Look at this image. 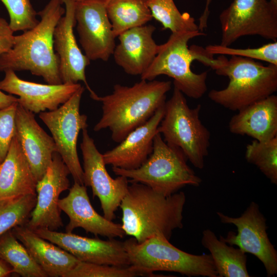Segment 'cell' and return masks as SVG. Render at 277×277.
Returning <instances> with one entry per match:
<instances>
[{"label": "cell", "mask_w": 277, "mask_h": 277, "mask_svg": "<svg viewBox=\"0 0 277 277\" xmlns=\"http://www.w3.org/2000/svg\"><path fill=\"white\" fill-rule=\"evenodd\" d=\"M130 183L120 205L125 235L137 243L154 235L170 240L173 231L183 227L185 193L166 196L143 184Z\"/></svg>", "instance_id": "6da1fadb"}, {"label": "cell", "mask_w": 277, "mask_h": 277, "mask_svg": "<svg viewBox=\"0 0 277 277\" xmlns=\"http://www.w3.org/2000/svg\"><path fill=\"white\" fill-rule=\"evenodd\" d=\"M171 82L141 80L131 86L115 84L112 93L91 98L102 104V115L95 131L109 129L120 143L132 131L146 123L166 102Z\"/></svg>", "instance_id": "7a4b0ae2"}, {"label": "cell", "mask_w": 277, "mask_h": 277, "mask_svg": "<svg viewBox=\"0 0 277 277\" xmlns=\"http://www.w3.org/2000/svg\"><path fill=\"white\" fill-rule=\"evenodd\" d=\"M62 4V0H50L37 13L41 20L34 27L14 35L12 47L0 55L1 71L28 70L48 84H63L53 47L54 29L65 13Z\"/></svg>", "instance_id": "3957f363"}, {"label": "cell", "mask_w": 277, "mask_h": 277, "mask_svg": "<svg viewBox=\"0 0 277 277\" xmlns=\"http://www.w3.org/2000/svg\"><path fill=\"white\" fill-rule=\"evenodd\" d=\"M219 75L228 77L227 86L211 90L208 97L215 103L233 111L268 96L277 90V66H267L246 57L225 55L212 58L209 65Z\"/></svg>", "instance_id": "277c9868"}, {"label": "cell", "mask_w": 277, "mask_h": 277, "mask_svg": "<svg viewBox=\"0 0 277 277\" xmlns=\"http://www.w3.org/2000/svg\"><path fill=\"white\" fill-rule=\"evenodd\" d=\"M205 34L199 30L172 33L167 41L160 45L152 63L141 75V80L150 81L165 75L173 79L174 86L184 94L194 99L202 97L207 90V72L195 73L191 64L197 60L206 65L212 55L201 47L193 45L189 48L188 43Z\"/></svg>", "instance_id": "5b68a950"}, {"label": "cell", "mask_w": 277, "mask_h": 277, "mask_svg": "<svg viewBox=\"0 0 277 277\" xmlns=\"http://www.w3.org/2000/svg\"><path fill=\"white\" fill-rule=\"evenodd\" d=\"M130 265L148 276L155 271H168L187 276L218 277L210 254H193L185 252L160 235L142 243L133 238L124 242Z\"/></svg>", "instance_id": "8992f818"}, {"label": "cell", "mask_w": 277, "mask_h": 277, "mask_svg": "<svg viewBox=\"0 0 277 277\" xmlns=\"http://www.w3.org/2000/svg\"><path fill=\"white\" fill-rule=\"evenodd\" d=\"M187 161L180 149L167 144L157 132L152 152L142 166L132 170L112 167V171L117 176L130 179L129 182L143 184L167 196L186 185H201L202 179L189 166Z\"/></svg>", "instance_id": "52a82bcc"}, {"label": "cell", "mask_w": 277, "mask_h": 277, "mask_svg": "<svg viewBox=\"0 0 277 277\" xmlns=\"http://www.w3.org/2000/svg\"><path fill=\"white\" fill-rule=\"evenodd\" d=\"M184 95L174 86L157 131L167 144L180 149L195 168L202 169L208 154L210 133L200 118L201 105L190 108Z\"/></svg>", "instance_id": "ba28073f"}, {"label": "cell", "mask_w": 277, "mask_h": 277, "mask_svg": "<svg viewBox=\"0 0 277 277\" xmlns=\"http://www.w3.org/2000/svg\"><path fill=\"white\" fill-rule=\"evenodd\" d=\"M220 45L228 47L240 37L258 35L276 41L277 6L268 0H233L219 16Z\"/></svg>", "instance_id": "9c48e42d"}, {"label": "cell", "mask_w": 277, "mask_h": 277, "mask_svg": "<svg viewBox=\"0 0 277 277\" xmlns=\"http://www.w3.org/2000/svg\"><path fill=\"white\" fill-rule=\"evenodd\" d=\"M84 90L82 86L56 109L39 113V118L50 130L57 152L69 169L74 182L81 185H84V173L78 156L77 143L80 131L88 127L87 116L80 112Z\"/></svg>", "instance_id": "30bf717a"}, {"label": "cell", "mask_w": 277, "mask_h": 277, "mask_svg": "<svg viewBox=\"0 0 277 277\" xmlns=\"http://www.w3.org/2000/svg\"><path fill=\"white\" fill-rule=\"evenodd\" d=\"M216 214L222 223L236 226L237 233L229 231L221 240L231 246H237L245 253L256 256L263 264L268 277L277 274V251L267 232L266 219L259 205L252 201L239 217H231L221 212Z\"/></svg>", "instance_id": "8fae6325"}, {"label": "cell", "mask_w": 277, "mask_h": 277, "mask_svg": "<svg viewBox=\"0 0 277 277\" xmlns=\"http://www.w3.org/2000/svg\"><path fill=\"white\" fill-rule=\"evenodd\" d=\"M81 149L83 160L84 185L90 187L93 196L98 198L103 216L112 221L115 218V211L127 192L129 180L123 176L113 179L109 175L103 154L97 149L87 128L82 130Z\"/></svg>", "instance_id": "7c38bea8"}, {"label": "cell", "mask_w": 277, "mask_h": 277, "mask_svg": "<svg viewBox=\"0 0 277 277\" xmlns=\"http://www.w3.org/2000/svg\"><path fill=\"white\" fill-rule=\"evenodd\" d=\"M104 0L75 2L74 17L79 41L90 61H107L115 47L112 25Z\"/></svg>", "instance_id": "4fadbf2b"}, {"label": "cell", "mask_w": 277, "mask_h": 277, "mask_svg": "<svg viewBox=\"0 0 277 277\" xmlns=\"http://www.w3.org/2000/svg\"><path fill=\"white\" fill-rule=\"evenodd\" d=\"M70 171L58 152L36 186V202L25 224L29 229L46 228L57 230L63 226L58 207L61 193L69 189Z\"/></svg>", "instance_id": "5bb4252c"}, {"label": "cell", "mask_w": 277, "mask_h": 277, "mask_svg": "<svg viewBox=\"0 0 277 277\" xmlns=\"http://www.w3.org/2000/svg\"><path fill=\"white\" fill-rule=\"evenodd\" d=\"M33 231L43 239L68 252L80 261L121 267L130 265L124 242L114 239L105 241L46 228Z\"/></svg>", "instance_id": "9a60e30c"}, {"label": "cell", "mask_w": 277, "mask_h": 277, "mask_svg": "<svg viewBox=\"0 0 277 277\" xmlns=\"http://www.w3.org/2000/svg\"><path fill=\"white\" fill-rule=\"evenodd\" d=\"M65 13L57 23L53 33L54 50L59 60V71L63 83H78L82 81L90 93H96L87 83L85 70L90 61L80 49L74 34L75 2L62 0Z\"/></svg>", "instance_id": "2e32d148"}, {"label": "cell", "mask_w": 277, "mask_h": 277, "mask_svg": "<svg viewBox=\"0 0 277 277\" xmlns=\"http://www.w3.org/2000/svg\"><path fill=\"white\" fill-rule=\"evenodd\" d=\"M81 86L79 83L53 85L29 82L11 70L5 71V77L0 81L1 90L18 96V103L34 114L56 109Z\"/></svg>", "instance_id": "e0dca14e"}, {"label": "cell", "mask_w": 277, "mask_h": 277, "mask_svg": "<svg viewBox=\"0 0 277 277\" xmlns=\"http://www.w3.org/2000/svg\"><path fill=\"white\" fill-rule=\"evenodd\" d=\"M58 207L69 218L66 232H72L80 227L86 232L109 239L122 238L125 235L121 224L107 220L94 210L84 185L74 182L68 194L60 199Z\"/></svg>", "instance_id": "ac0fdd59"}, {"label": "cell", "mask_w": 277, "mask_h": 277, "mask_svg": "<svg viewBox=\"0 0 277 277\" xmlns=\"http://www.w3.org/2000/svg\"><path fill=\"white\" fill-rule=\"evenodd\" d=\"M15 136L37 181L50 165L57 149L52 136L36 122L33 113L18 103L15 115Z\"/></svg>", "instance_id": "d6986e66"}, {"label": "cell", "mask_w": 277, "mask_h": 277, "mask_svg": "<svg viewBox=\"0 0 277 277\" xmlns=\"http://www.w3.org/2000/svg\"><path fill=\"white\" fill-rule=\"evenodd\" d=\"M165 104L146 123L130 132L117 146L103 154L106 165L132 170L147 161L153 151V140L164 115Z\"/></svg>", "instance_id": "ffe728a7"}, {"label": "cell", "mask_w": 277, "mask_h": 277, "mask_svg": "<svg viewBox=\"0 0 277 277\" xmlns=\"http://www.w3.org/2000/svg\"><path fill=\"white\" fill-rule=\"evenodd\" d=\"M155 27L143 25L130 29L117 37L112 55L116 64L130 75L142 74L157 54L160 45L153 38Z\"/></svg>", "instance_id": "44dd1931"}, {"label": "cell", "mask_w": 277, "mask_h": 277, "mask_svg": "<svg viewBox=\"0 0 277 277\" xmlns=\"http://www.w3.org/2000/svg\"><path fill=\"white\" fill-rule=\"evenodd\" d=\"M37 180L16 136L0 163V205L36 193Z\"/></svg>", "instance_id": "7402d4cb"}, {"label": "cell", "mask_w": 277, "mask_h": 277, "mask_svg": "<svg viewBox=\"0 0 277 277\" xmlns=\"http://www.w3.org/2000/svg\"><path fill=\"white\" fill-rule=\"evenodd\" d=\"M228 127L233 134L260 142L277 136V96L272 94L240 110Z\"/></svg>", "instance_id": "603a6c76"}, {"label": "cell", "mask_w": 277, "mask_h": 277, "mask_svg": "<svg viewBox=\"0 0 277 277\" xmlns=\"http://www.w3.org/2000/svg\"><path fill=\"white\" fill-rule=\"evenodd\" d=\"M48 276L64 277L79 261L56 245L43 239L25 225L11 229Z\"/></svg>", "instance_id": "cb8c5ba5"}, {"label": "cell", "mask_w": 277, "mask_h": 277, "mask_svg": "<svg viewBox=\"0 0 277 277\" xmlns=\"http://www.w3.org/2000/svg\"><path fill=\"white\" fill-rule=\"evenodd\" d=\"M201 244L210 252L218 277H249L246 253L235 248L220 239L209 229L202 232Z\"/></svg>", "instance_id": "d4e9b609"}, {"label": "cell", "mask_w": 277, "mask_h": 277, "mask_svg": "<svg viewBox=\"0 0 277 277\" xmlns=\"http://www.w3.org/2000/svg\"><path fill=\"white\" fill-rule=\"evenodd\" d=\"M147 0H111L106 6L114 35L117 37L130 29L143 26L152 16Z\"/></svg>", "instance_id": "484cf974"}, {"label": "cell", "mask_w": 277, "mask_h": 277, "mask_svg": "<svg viewBox=\"0 0 277 277\" xmlns=\"http://www.w3.org/2000/svg\"><path fill=\"white\" fill-rule=\"evenodd\" d=\"M0 258L11 267L13 272L21 276H48L11 230L0 237Z\"/></svg>", "instance_id": "4316f807"}, {"label": "cell", "mask_w": 277, "mask_h": 277, "mask_svg": "<svg viewBox=\"0 0 277 277\" xmlns=\"http://www.w3.org/2000/svg\"><path fill=\"white\" fill-rule=\"evenodd\" d=\"M147 4L152 17L161 23L164 29L172 33L199 30L194 18L187 12L181 13L173 0H147Z\"/></svg>", "instance_id": "83f0119b"}, {"label": "cell", "mask_w": 277, "mask_h": 277, "mask_svg": "<svg viewBox=\"0 0 277 277\" xmlns=\"http://www.w3.org/2000/svg\"><path fill=\"white\" fill-rule=\"evenodd\" d=\"M245 159L272 184H277V136L267 141H252L246 146Z\"/></svg>", "instance_id": "f1b7e54d"}, {"label": "cell", "mask_w": 277, "mask_h": 277, "mask_svg": "<svg viewBox=\"0 0 277 277\" xmlns=\"http://www.w3.org/2000/svg\"><path fill=\"white\" fill-rule=\"evenodd\" d=\"M36 202V194L27 195L0 205V237L17 226L25 225Z\"/></svg>", "instance_id": "f546056e"}, {"label": "cell", "mask_w": 277, "mask_h": 277, "mask_svg": "<svg viewBox=\"0 0 277 277\" xmlns=\"http://www.w3.org/2000/svg\"><path fill=\"white\" fill-rule=\"evenodd\" d=\"M146 276L133 266H117L78 261L64 277H135Z\"/></svg>", "instance_id": "4dcf8cb0"}, {"label": "cell", "mask_w": 277, "mask_h": 277, "mask_svg": "<svg viewBox=\"0 0 277 277\" xmlns=\"http://www.w3.org/2000/svg\"><path fill=\"white\" fill-rule=\"evenodd\" d=\"M264 45L258 48H234L220 45L207 46L205 50L209 54L213 55L238 56L252 60L266 62L269 64L277 66V42Z\"/></svg>", "instance_id": "1f68e13d"}, {"label": "cell", "mask_w": 277, "mask_h": 277, "mask_svg": "<svg viewBox=\"0 0 277 277\" xmlns=\"http://www.w3.org/2000/svg\"><path fill=\"white\" fill-rule=\"evenodd\" d=\"M7 9L9 16V25L14 32L29 30L39 22L30 0H0Z\"/></svg>", "instance_id": "d6a6232c"}, {"label": "cell", "mask_w": 277, "mask_h": 277, "mask_svg": "<svg viewBox=\"0 0 277 277\" xmlns=\"http://www.w3.org/2000/svg\"><path fill=\"white\" fill-rule=\"evenodd\" d=\"M18 102L0 109V163L5 159L15 135V115Z\"/></svg>", "instance_id": "836d02e7"}, {"label": "cell", "mask_w": 277, "mask_h": 277, "mask_svg": "<svg viewBox=\"0 0 277 277\" xmlns=\"http://www.w3.org/2000/svg\"><path fill=\"white\" fill-rule=\"evenodd\" d=\"M13 33L9 23L0 17V55L12 47L14 36Z\"/></svg>", "instance_id": "e575fe53"}, {"label": "cell", "mask_w": 277, "mask_h": 277, "mask_svg": "<svg viewBox=\"0 0 277 277\" xmlns=\"http://www.w3.org/2000/svg\"><path fill=\"white\" fill-rule=\"evenodd\" d=\"M211 0H206L204 10L199 18V29L203 31L207 27L208 19L210 15L209 6Z\"/></svg>", "instance_id": "d590c367"}, {"label": "cell", "mask_w": 277, "mask_h": 277, "mask_svg": "<svg viewBox=\"0 0 277 277\" xmlns=\"http://www.w3.org/2000/svg\"><path fill=\"white\" fill-rule=\"evenodd\" d=\"M18 102V98L11 94H6L0 89V109L7 107Z\"/></svg>", "instance_id": "8d00e7d4"}, {"label": "cell", "mask_w": 277, "mask_h": 277, "mask_svg": "<svg viewBox=\"0 0 277 277\" xmlns=\"http://www.w3.org/2000/svg\"><path fill=\"white\" fill-rule=\"evenodd\" d=\"M13 273L11 267L0 258V277H5Z\"/></svg>", "instance_id": "74e56055"}, {"label": "cell", "mask_w": 277, "mask_h": 277, "mask_svg": "<svg viewBox=\"0 0 277 277\" xmlns=\"http://www.w3.org/2000/svg\"><path fill=\"white\" fill-rule=\"evenodd\" d=\"M75 2H80V1H84V0H72ZM106 3L107 4L109 2H110L111 0H104Z\"/></svg>", "instance_id": "f35d334b"}, {"label": "cell", "mask_w": 277, "mask_h": 277, "mask_svg": "<svg viewBox=\"0 0 277 277\" xmlns=\"http://www.w3.org/2000/svg\"><path fill=\"white\" fill-rule=\"evenodd\" d=\"M273 5L277 6V0H269Z\"/></svg>", "instance_id": "ab89813d"}]
</instances>
